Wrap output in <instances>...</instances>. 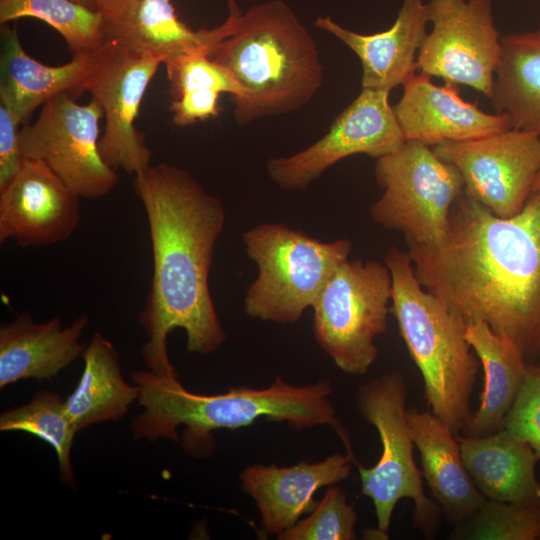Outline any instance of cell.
<instances>
[{"instance_id": "30bf717a", "label": "cell", "mask_w": 540, "mask_h": 540, "mask_svg": "<svg viewBox=\"0 0 540 540\" xmlns=\"http://www.w3.org/2000/svg\"><path fill=\"white\" fill-rule=\"evenodd\" d=\"M104 111L94 99L78 104L61 93L42 105L37 119L19 131L22 159L44 162L79 198L98 199L117 185V171L99 151Z\"/></svg>"}, {"instance_id": "2e32d148", "label": "cell", "mask_w": 540, "mask_h": 540, "mask_svg": "<svg viewBox=\"0 0 540 540\" xmlns=\"http://www.w3.org/2000/svg\"><path fill=\"white\" fill-rule=\"evenodd\" d=\"M402 86V96L393 109L406 140L434 147L512 128L506 114L484 112L477 103L463 99L458 86H438L423 72L413 74Z\"/></svg>"}, {"instance_id": "ba28073f", "label": "cell", "mask_w": 540, "mask_h": 540, "mask_svg": "<svg viewBox=\"0 0 540 540\" xmlns=\"http://www.w3.org/2000/svg\"><path fill=\"white\" fill-rule=\"evenodd\" d=\"M374 171L383 193L370 206L372 220L401 232L407 245L441 243L452 206L464 190L458 169L433 147L406 140L397 151L378 158Z\"/></svg>"}, {"instance_id": "484cf974", "label": "cell", "mask_w": 540, "mask_h": 540, "mask_svg": "<svg viewBox=\"0 0 540 540\" xmlns=\"http://www.w3.org/2000/svg\"><path fill=\"white\" fill-rule=\"evenodd\" d=\"M501 45L492 105L512 128L540 136V28L501 36Z\"/></svg>"}, {"instance_id": "7c38bea8", "label": "cell", "mask_w": 540, "mask_h": 540, "mask_svg": "<svg viewBox=\"0 0 540 540\" xmlns=\"http://www.w3.org/2000/svg\"><path fill=\"white\" fill-rule=\"evenodd\" d=\"M162 61L114 42L99 50L97 62L80 85L104 111L105 127L99 140L104 162L130 175L150 166L151 152L136 127L143 96Z\"/></svg>"}, {"instance_id": "4dcf8cb0", "label": "cell", "mask_w": 540, "mask_h": 540, "mask_svg": "<svg viewBox=\"0 0 540 540\" xmlns=\"http://www.w3.org/2000/svg\"><path fill=\"white\" fill-rule=\"evenodd\" d=\"M164 65L173 99L190 91L229 93L234 103L245 98L244 88L227 69L212 60L208 52L186 54Z\"/></svg>"}, {"instance_id": "44dd1931", "label": "cell", "mask_w": 540, "mask_h": 540, "mask_svg": "<svg viewBox=\"0 0 540 540\" xmlns=\"http://www.w3.org/2000/svg\"><path fill=\"white\" fill-rule=\"evenodd\" d=\"M99 50L73 56L63 65L49 66L29 56L16 27L2 25L0 55V104L22 124L36 108L51 98L78 90L97 62Z\"/></svg>"}, {"instance_id": "9a60e30c", "label": "cell", "mask_w": 540, "mask_h": 540, "mask_svg": "<svg viewBox=\"0 0 540 540\" xmlns=\"http://www.w3.org/2000/svg\"><path fill=\"white\" fill-rule=\"evenodd\" d=\"M80 221L79 197L42 161L23 159L0 188V242L41 247L67 240Z\"/></svg>"}, {"instance_id": "8d00e7d4", "label": "cell", "mask_w": 540, "mask_h": 540, "mask_svg": "<svg viewBox=\"0 0 540 540\" xmlns=\"http://www.w3.org/2000/svg\"><path fill=\"white\" fill-rule=\"evenodd\" d=\"M529 371L536 374L537 376L540 377V356L538 357V359L536 360V362L529 366L528 367Z\"/></svg>"}, {"instance_id": "f1b7e54d", "label": "cell", "mask_w": 540, "mask_h": 540, "mask_svg": "<svg viewBox=\"0 0 540 540\" xmlns=\"http://www.w3.org/2000/svg\"><path fill=\"white\" fill-rule=\"evenodd\" d=\"M452 540H539L540 506L486 499L468 519L455 524Z\"/></svg>"}, {"instance_id": "7a4b0ae2", "label": "cell", "mask_w": 540, "mask_h": 540, "mask_svg": "<svg viewBox=\"0 0 540 540\" xmlns=\"http://www.w3.org/2000/svg\"><path fill=\"white\" fill-rule=\"evenodd\" d=\"M133 188L147 216L153 256L151 287L139 315L147 336L141 356L148 370L177 376L167 351L171 331L182 328L187 351L201 355L227 339L209 290L225 210L188 171L168 163L134 175Z\"/></svg>"}, {"instance_id": "9c48e42d", "label": "cell", "mask_w": 540, "mask_h": 540, "mask_svg": "<svg viewBox=\"0 0 540 540\" xmlns=\"http://www.w3.org/2000/svg\"><path fill=\"white\" fill-rule=\"evenodd\" d=\"M391 274L376 260H346L312 306L320 347L347 374L363 375L376 361V338L387 329Z\"/></svg>"}, {"instance_id": "52a82bcc", "label": "cell", "mask_w": 540, "mask_h": 540, "mask_svg": "<svg viewBox=\"0 0 540 540\" xmlns=\"http://www.w3.org/2000/svg\"><path fill=\"white\" fill-rule=\"evenodd\" d=\"M407 384L399 372L385 373L361 385L356 393L357 409L378 432L382 444L380 458L367 468L355 462L361 494L375 508L378 539H388L394 508L402 498L414 503L413 526L426 538H433L442 509L424 492L421 470L414 460V442L407 420Z\"/></svg>"}, {"instance_id": "7402d4cb", "label": "cell", "mask_w": 540, "mask_h": 540, "mask_svg": "<svg viewBox=\"0 0 540 540\" xmlns=\"http://www.w3.org/2000/svg\"><path fill=\"white\" fill-rule=\"evenodd\" d=\"M407 420L432 498L450 522L465 521L486 498L467 472L458 436L431 411L408 409Z\"/></svg>"}, {"instance_id": "4fadbf2b", "label": "cell", "mask_w": 540, "mask_h": 540, "mask_svg": "<svg viewBox=\"0 0 540 540\" xmlns=\"http://www.w3.org/2000/svg\"><path fill=\"white\" fill-rule=\"evenodd\" d=\"M389 93L362 88L323 137L293 155L269 159L270 179L284 190L303 191L344 158L366 154L378 159L397 151L406 139Z\"/></svg>"}, {"instance_id": "ffe728a7", "label": "cell", "mask_w": 540, "mask_h": 540, "mask_svg": "<svg viewBox=\"0 0 540 540\" xmlns=\"http://www.w3.org/2000/svg\"><path fill=\"white\" fill-rule=\"evenodd\" d=\"M81 315L67 327L59 317L44 323L33 321L29 312L18 314L0 326V387L21 379H52L83 355L80 342L88 325Z\"/></svg>"}, {"instance_id": "d6986e66", "label": "cell", "mask_w": 540, "mask_h": 540, "mask_svg": "<svg viewBox=\"0 0 540 540\" xmlns=\"http://www.w3.org/2000/svg\"><path fill=\"white\" fill-rule=\"evenodd\" d=\"M428 12L423 0H403L392 26L373 34L349 30L330 16L315 27L342 41L360 59L362 88L390 92L417 70V55L427 34Z\"/></svg>"}, {"instance_id": "d6a6232c", "label": "cell", "mask_w": 540, "mask_h": 540, "mask_svg": "<svg viewBox=\"0 0 540 540\" xmlns=\"http://www.w3.org/2000/svg\"><path fill=\"white\" fill-rule=\"evenodd\" d=\"M219 95L213 91H190L179 95L170 104L173 123L185 127L216 117L219 114Z\"/></svg>"}, {"instance_id": "f546056e", "label": "cell", "mask_w": 540, "mask_h": 540, "mask_svg": "<svg viewBox=\"0 0 540 540\" xmlns=\"http://www.w3.org/2000/svg\"><path fill=\"white\" fill-rule=\"evenodd\" d=\"M357 513L346 494L330 485L310 515L277 536L280 540H354Z\"/></svg>"}, {"instance_id": "8fae6325", "label": "cell", "mask_w": 540, "mask_h": 540, "mask_svg": "<svg viewBox=\"0 0 540 540\" xmlns=\"http://www.w3.org/2000/svg\"><path fill=\"white\" fill-rule=\"evenodd\" d=\"M426 6L432 29L418 51L417 69L490 99L502 53L492 0H428Z\"/></svg>"}, {"instance_id": "1f68e13d", "label": "cell", "mask_w": 540, "mask_h": 540, "mask_svg": "<svg viewBox=\"0 0 540 540\" xmlns=\"http://www.w3.org/2000/svg\"><path fill=\"white\" fill-rule=\"evenodd\" d=\"M503 428L527 443L540 460V377L529 369Z\"/></svg>"}, {"instance_id": "6da1fadb", "label": "cell", "mask_w": 540, "mask_h": 540, "mask_svg": "<svg viewBox=\"0 0 540 540\" xmlns=\"http://www.w3.org/2000/svg\"><path fill=\"white\" fill-rule=\"evenodd\" d=\"M422 286L466 324L484 322L528 367L540 356V193L503 218L465 189L448 232L433 246L407 245Z\"/></svg>"}, {"instance_id": "3957f363", "label": "cell", "mask_w": 540, "mask_h": 540, "mask_svg": "<svg viewBox=\"0 0 540 540\" xmlns=\"http://www.w3.org/2000/svg\"><path fill=\"white\" fill-rule=\"evenodd\" d=\"M132 379L139 388L138 401L143 407L132 422L136 440L165 438L180 442L176 430L184 426V449L195 457L203 456L212 451L211 432L249 426L266 418L298 429L330 425L351 450L329 400L331 386L325 380L298 386L277 376L264 389L238 387L221 394L201 395L186 390L177 376L148 370L133 373Z\"/></svg>"}, {"instance_id": "8992f818", "label": "cell", "mask_w": 540, "mask_h": 540, "mask_svg": "<svg viewBox=\"0 0 540 540\" xmlns=\"http://www.w3.org/2000/svg\"><path fill=\"white\" fill-rule=\"evenodd\" d=\"M258 275L244 297L251 318L281 324L297 322L313 306L336 269L349 259L347 238L321 242L281 223H260L242 234Z\"/></svg>"}, {"instance_id": "4316f807", "label": "cell", "mask_w": 540, "mask_h": 540, "mask_svg": "<svg viewBox=\"0 0 540 540\" xmlns=\"http://www.w3.org/2000/svg\"><path fill=\"white\" fill-rule=\"evenodd\" d=\"M24 17L54 28L73 56L93 52L106 43L104 15L72 0H0L1 25Z\"/></svg>"}, {"instance_id": "277c9868", "label": "cell", "mask_w": 540, "mask_h": 540, "mask_svg": "<svg viewBox=\"0 0 540 540\" xmlns=\"http://www.w3.org/2000/svg\"><path fill=\"white\" fill-rule=\"evenodd\" d=\"M209 57L227 69L245 90L235 103L239 123L292 112L315 95L323 80L320 55L311 34L281 0L250 7Z\"/></svg>"}, {"instance_id": "ac0fdd59", "label": "cell", "mask_w": 540, "mask_h": 540, "mask_svg": "<svg viewBox=\"0 0 540 540\" xmlns=\"http://www.w3.org/2000/svg\"><path fill=\"white\" fill-rule=\"evenodd\" d=\"M238 15L229 14L215 28L194 30L178 17L171 0H132L104 15L105 39L166 64L193 52L210 54L212 47L232 31Z\"/></svg>"}, {"instance_id": "603a6c76", "label": "cell", "mask_w": 540, "mask_h": 540, "mask_svg": "<svg viewBox=\"0 0 540 540\" xmlns=\"http://www.w3.org/2000/svg\"><path fill=\"white\" fill-rule=\"evenodd\" d=\"M458 441L467 472L486 499L540 506L539 459L527 443L504 428L481 437L459 435Z\"/></svg>"}, {"instance_id": "83f0119b", "label": "cell", "mask_w": 540, "mask_h": 540, "mask_svg": "<svg viewBox=\"0 0 540 540\" xmlns=\"http://www.w3.org/2000/svg\"><path fill=\"white\" fill-rule=\"evenodd\" d=\"M0 431L26 432L48 443L57 454L60 480L74 482L70 456L77 432L66 412L65 400L57 393L40 390L28 404L4 411Z\"/></svg>"}, {"instance_id": "5b68a950", "label": "cell", "mask_w": 540, "mask_h": 540, "mask_svg": "<svg viewBox=\"0 0 540 540\" xmlns=\"http://www.w3.org/2000/svg\"><path fill=\"white\" fill-rule=\"evenodd\" d=\"M384 263L392 280L390 313L419 369L430 411L462 435L480 361L465 336L466 323L419 282L408 252L390 247Z\"/></svg>"}, {"instance_id": "e575fe53", "label": "cell", "mask_w": 540, "mask_h": 540, "mask_svg": "<svg viewBox=\"0 0 540 540\" xmlns=\"http://www.w3.org/2000/svg\"><path fill=\"white\" fill-rule=\"evenodd\" d=\"M104 15L116 12L132 0H72Z\"/></svg>"}, {"instance_id": "74e56055", "label": "cell", "mask_w": 540, "mask_h": 540, "mask_svg": "<svg viewBox=\"0 0 540 540\" xmlns=\"http://www.w3.org/2000/svg\"><path fill=\"white\" fill-rule=\"evenodd\" d=\"M531 193H540V171L534 180Z\"/></svg>"}, {"instance_id": "d4e9b609", "label": "cell", "mask_w": 540, "mask_h": 540, "mask_svg": "<svg viewBox=\"0 0 540 540\" xmlns=\"http://www.w3.org/2000/svg\"><path fill=\"white\" fill-rule=\"evenodd\" d=\"M84 368L74 391L65 400L68 417L78 433L90 425L125 416L139 398V388L122 377L118 353L101 333L83 352Z\"/></svg>"}, {"instance_id": "d590c367", "label": "cell", "mask_w": 540, "mask_h": 540, "mask_svg": "<svg viewBox=\"0 0 540 540\" xmlns=\"http://www.w3.org/2000/svg\"><path fill=\"white\" fill-rule=\"evenodd\" d=\"M228 6H229V10H230V13L229 14H240L241 11L236 3L235 0H228Z\"/></svg>"}, {"instance_id": "e0dca14e", "label": "cell", "mask_w": 540, "mask_h": 540, "mask_svg": "<svg viewBox=\"0 0 540 540\" xmlns=\"http://www.w3.org/2000/svg\"><path fill=\"white\" fill-rule=\"evenodd\" d=\"M352 462L354 456L347 453L285 467L253 464L241 472V487L255 501L263 530L279 536L314 509L317 490L350 476Z\"/></svg>"}, {"instance_id": "5bb4252c", "label": "cell", "mask_w": 540, "mask_h": 540, "mask_svg": "<svg viewBox=\"0 0 540 540\" xmlns=\"http://www.w3.org/2000/svg\"><path fill=\"white\" fill-rule=\"evenodd\" d=\"M433 149L458 169L465 191L503 218L523 209L540 171V136L516 128Z\"/></svg>"}, {"instance_id": "836d02e7", "label": "cell", "mask_w": 540, "mask_h": 540, "mask_svg": "<svg viewBox=\"0 0 540 540\" xmlns=\"http://www.w3.org/2000/svg\"><path fill=\"white\" fill-rule=\"evenodd\" d=\"M20 122L0 104V188L15 175L23 161L19 143Z\"/></svg>"}, {"instance_id": "cb8c5ba5", "label": "cell", "mask_w": 540, "mask_h": 540, "mask_svg": "<svg viewBox=\"0 0 540 540\" xmlns=\"http://www.w3.org/2000/svg\"><path fill=\"white\" fill-rule=\"evenodd\" d=\"M465 336L480 361L483 388L480 404L462 435L481 437L503 428L528 374V365L511 341L484 322L467 323Z\"/></svg>"}]
</instances>
